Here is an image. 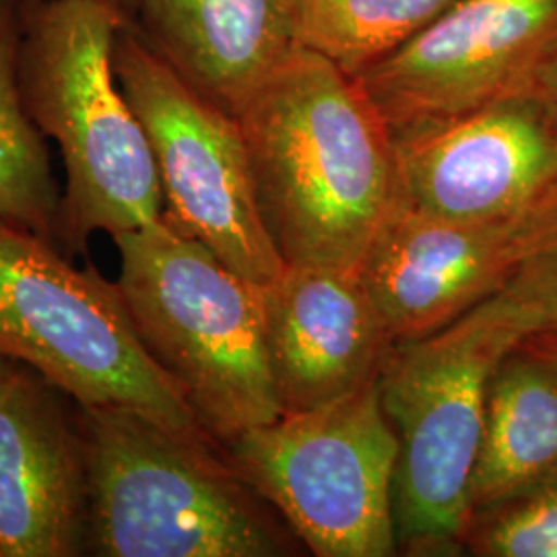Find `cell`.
Returning <instances> with one entry per match:
<instances>
[{
	"label": "cell",
	"instance_id": "cell-16",
	"mask_svg": "<svg viewBox=\"0 0 557 557\" xmlns=\"http://www.w3.org/2000/svg\"><path fill=\"white\" fill-rule=\"evenodd\" d=\"M21 0H0V220L59 242V184L44 135L21 101Z\"/></svg>",
	"mask_w": 557,
	"mask_h": 557
},
{
	"label": "cell",
	"instance_id": "cell-9",
	"mask_svg": "<svg viewBox=\"0 0 557 557\" xmlns=\"http://www.w3.org/2000/svg\"><path fill=\"white\" fill-rule=\"evenodd\" d=\"M556 48L557 0H457L354 79L398 131L517 94Z\"/></svg>",
	"mask_w": 557,
	"mask_h": 557
},
{
	"label": "cell",
	"instance_id": "cell-8",
	"mask_svg": "<svg viewBox=\"0 0 557 557\" xmlns=\"http://www.w3.org/2000/svg\"><path fill=\"white\" fill-rule=\"evenodd\" d=\"M112 66L153 149L161 221L202 242L242 277L271 283L283 260L260 218L238 120L184 79L135 20L120 23Z\"/></svg>",
	"mask_w": 557,
	"mask_h": 557
},
{
	"label": "cell",
	"instance_id": "cell-21",
	"mask_svg": "<svg viewBox=\"0 0 557 557\" xmlns=\"http://www.w3.org/2000/svg\"><path fill=\"white\" fill-rule=\"evenodd\" d=\"M98 2H106V4H110V7H114L116 11H120L124 17L135 20L147 0H98Z\"/></svg>",
	"mask_w": 557,
	"mask_h": 557
},
{
	"label": "cell",
	"instance_id": "cell-13",
	"mask_svg": "<svg viewBox=\"0 0 557 557\" xmlns=\"http://www.w3.org/2000/svg\"><path fill=\"white\" fill-rule=\"evenodd\" d=\"M264 338L283 413L376 384L397 341L359 271L283 264L262 285Z\"/></svg>",
	"mask_w": 557,
	"mask_h": 557
},
{
	"label": "cell",
	"instance_id": "cell-17",
	"mask_svg": "<svg viewBox=\"0 0 557 557\" xmlns=\"http://www.w3.org/2000/svg\"><path fill=\"white\" fill-rule=\"evenodd\" d=\"M296 46L347 75L413 40L457 0H287Z\"/></svg>",
	"mask_w": 557,
	"mask_h": 557
},
{
	"label": "cell",
	"instance_id": "cell-1",
	"mask_svg": "<svg viewBox=\"0 0 557 557\" xmlns=\"http://www.w3.org/2000/svg\"><path fill=\"white\" fill-rule=\"evenodd\" d=\"M236 120L283 264L359 271L407 195L395 133L358 81L296 46Z\"/></svg>",
	"mask_w": 557,
	"mask_h": 557
},
{
	"label": "cell",
	"instance_id": "cell-20",
	"mask_svg": "<svg viewBox=\"0 0 557 557\" xmlns=\"http://www.w3.org/2000/svg\"><path fill=\"white\" fill-rule=\"evenodd\" d=\"M529 89L547 106V110L557 120V48L552 52V57L539 66L535 77L529 83Z\"/></svg>",
	"mask_w": 557,
	"mask_h": 557
},
{
	"label": "cell",
	"instance_id": "cell-6",
	"mask_svg": "<svg viewBox=\"0 0 557 557\" xmlns=\"http://www.w3.org/2000/svg\"><path fill=\"white\" fill-rule=\"evenodd\" d=\"M0 356L36 368L79 407L124 405L180 432L207 434L143 347L119 285L94 267L75 269L54 242L4 220Z\"/></svg>",
	"mask_w": 557,
	"mask_h": 557
},
{
	"label": "cell",
	"instance_id": "cell-18",
	"mask_svg": "<svg viewBox=\"0 0 557 557\" xmlns=\"http://www.w3.org/2000/svg\"><path fill=\"white\" fill-rule=\"evenodd\" d=\"M462 554L475 557H557V469L473 508Z\"/></svg>",
	"mask_w": 557,
	"mask_h": 557
},
{
	"label": "cell",
	"instance_id": "cell-10",
	"mask_svg": "<svg viewBox=\"0 0 557 557\" xmlns=\"http://www.w3.org/2000/svg\"><path fill=\"white\" fill-rule=\"evenodd\" d=\"M557 236V184L517 213L440 220L403 207L359 275L397 343L428 337L496 296Z\"/></svg>",
	"mask_w": 557,
	"mask_h": 557
},
{
	"label": "cell",
	"instance_id": "cell-4",
	"mask_svg": "<svg viewBox=\"0 0 557 557\" xmlns=\"http://www.w3.org/2000/svg\"><path fill=\"white\" fill-rule=\"evenodd\" d=\"M116 281L143 347L221 444L283 416L264 338L262 285L168 223L112 236Z\"/></svg>",
	"mask_w": 557,
	"mask_h": 557
},
{
	"label": "cell",
	"instance_id": "cell-15",
	"mask_svg": "<svg viewBox=\"0 0 557 557\" xmlns=\"http://www.w3.org/2000/svg\"><path fill=\"white\" fill-rule=\"evenodd\" d=\"M556 469L557 337L531 333L506 351L490 380L471 512Z\"/></svg>",
	"mask_w": 557,
	"mask_h": 557
},
{
	"label": "cell",
	"instance_id": "cell-19",
	"mask_svg": "<svg viewBox=\"0 0 557 557\" xmlns=\"http://www.w3.org/2000/svg\"><path fill=\"white\" fill-rule=\"evenodd\" d=\"M498 294L517 306L531 333L557 337V236L527 260Z\"/></svg>",
	"mask_w": 557,
	"mask_h": 557
},
{
	"label": "cell",
	"instance_id": "cell-12",
	"mask_svg": "<svg viewBox=\"0 0 557 557\" xmlns=\"http://www.w3.org/2000/svg\"><path fill=\"white\" fill-rule=\"evenodd\" d=\"M0 356V557L85 556L87 460L66 398Z\"/></svg>",
	"mask_w": 557,
	"mask_h": 557
},
{
	"label": "cell",
	"instance_id": "cell-2",
	"mask_svg": "<svg viewBox=\"0 0 557 557\" xmlns=\"http://www.w3.org/2000/svg\"><path fill=\"white\" fill-rule=\"evenodd\" d=\"M87 460L85 554L289 557L304 545L242 478L220 440L124 405L79 407Z\"/></svg>",
	"mask_w": 557,
	"mask_h": 557
},
{
	"label": "cell",
	"instance_id": "cell-11",
	"mask_svg": "<svg viewBox=\"0 0 557 557\" xmlns=\"http://www.w3.org/2000/svg\"><path fill=\"white\" fill-rule=\"evenodd\" d=\"M393 133L407 205L432 218L510 215L557 184V120L529 87Z\"/></svg>",
	"mask_w": 557,
	"mask_h": 557
},
{
	"label": "cell",
	"instance_id": "cell-7",
	"mask_svg": "<svg viewBox=\"0 0 557 557\" xmlns=\"http://www.w3.org/2000/svg\"><path fill=\"white\" fill-rule=\"evenodd\" d=\"M225 455L319 557L398 556V440L379 382L223 442Z\"/></svg>",
	"mask_w": 557,
	"mask_h": 557
},
{
	"label": "cell",
	"instance_id": "cell-3",
	"mask_svg": "<svg viewBox=\"0 0 557 557\" xmlns=\"http://www.w3.org/2000/svg\"><path fill=\"white\" fill-rule=\"evenodd\" d=\"M21 101L66 168L59 244L85 255L94 232L158 223L160 172L147 133L120 89L112 48L124 17L98 0H21Z\"/></svg>",
	"mask_w": 557,
	"mask_h": 557
},
{
	"label": "cell",
	"instance_id": "cell-5",
	"mask_svg": "<svg viewBox=\"0 0 557 557\" xmlns=\"http://www.w3.org/2000/svg\"><path fill=\"white\" fill-rule=\"evenodd\" d=\"M527 335L531 329L520 310L496 294L453 324L391 351L379 391L398 440V556H465L490 380Z\"/></svg>",
	"mask_w": 557,
	"mask_h": 557
},
{
	"label": "cell",
	"instance_id": "cell-14",
	"mask_svg": "<svg viewBox=\"0 0 557 557\" xmlns=\"http://www.w3.org/2000/svg\"><path fill=\"white\" fill-rule=\"evenodd\" d=\"M135 23L184 79L234 119L296 48L287 0H147Z\"/></svg>",
	"mask_w": 557,
	"mask_h": 557
}]
</instances>
